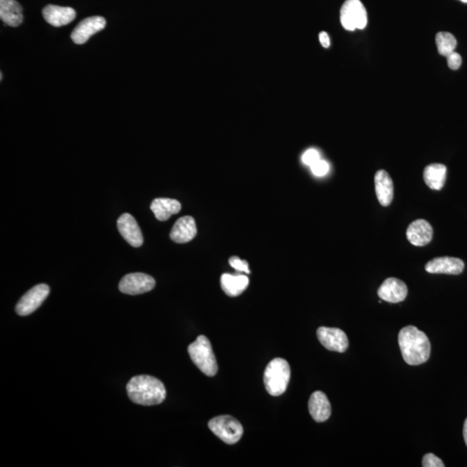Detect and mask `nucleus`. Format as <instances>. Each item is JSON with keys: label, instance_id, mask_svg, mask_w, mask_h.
Segmentation results:
<instances>
[{"label": "nucleus", "instance_id": "f257e3e1", "mask_svg": "<svg viewBox=\"0 0 467 467\" xmlns=\"http://www.w3.org/2000/svg\"><path fill=\"white\" fill-rule=\"evenodd\" d=\"M398 342L403 358L407 365H420L429 359L431 345L428 337L417 327L409 326L400 330Z\"/></svg>", "mask_w": 467, "mask_h": 467}, {"label": "nucleus", "instance_id": "f03ea898", "mask_svg": "<svg viewBox=\"0 0 467 467\" xmlns=\"http://www.w3.org/2000/svg\"><path fill=\"white\" fill-rule=\"evenodd\" d=\"M127 391L132 403L143 406L158 405L167 396L163 382L146 375L132 377L127 385Z\"/></svg>", "mask_w": 467, "mask_h": 467}, {"label": "nucleus", "instance_id": "7ed1b4c3", "mask_svg": "<svg viewBox=\"0 0 467 467\" xmlns=\"http://www.w3.org/2000/svg\"><path fill=\"white\" fill-rule=\"evenodd\" d=\"M291 377L289 363L283 358H274L268 363L264 372V384L268 394L279 396L284 394Z\"/></svg>", "mask_w": 467, "mask_h": 467}, {"label": "nucleus", "instance_id": "20e7f679", "mask_svg": "<svg viewBox=\"0 0 467 467\" xmlns=\"http://www.w3.org/2000/svg\"><path fill=\"white\" fill-rule=\"evenodd\" d=\"M188 352L191 360L202 372L208 377L216 376L218 365L207 337L204 335L197 337L196 341L189 345Z\"/></svg>", "mask_w": 467, "mask_h": 467}, {"label": "nucleus", "instance_id": "39448f33", "mask_svg": "<svg viewBox=\"0 0 467 467\" xmlns=\"http://www.w3.org/2000/svg\"><path fill=\"white\" fill-rule=\"evenodd\" d=\"M211 431L223 442L229 445L237 443L244 435V428L237 419L230 415H220L209 421Z\"/></svg>", "mask_w": 467, "mask_h": 467}, {"label": "nucleus", "instance_id": "423d86ee", "mask_svg": "<svg viewBox=\"0 0 467 467\" xmlns=\"http://www.w3.org/2000/svg\"><path fill=\"white\" fill-rule=\"evenodd\" d=\"M342 27L347 31L363 29L368 23V14L365 6L360 0H347L340 11Z\"/></svg>", "mask_w": 467, "mask_h": 467}, {"label": "nucleus", "instance_id": "0eeeda50", "mask_svg": "<svg viewBox=\"0 0 467 467\" xmlns=\"http://www.w3.org/2000/svg\"><path fill=\"white\" fill-rule=\"evenodd\" d=\"M50 294V288L46 284H39L32 288L18 301L16 308L17 314L28 316L34 312L43 304Z\"/></svg>", "mask_w": 467, "mask_h": 467}, {"label": "nucleus", "instance_id": "6e6552de", "mask_svg": "<svg viewBox=\"0 0 467 467\" xmlns=\"http://www.w3.org/2000/svg\"><path fill=\"white\" fill-rule=\"evenodd\" d=\"M156 285L155 279L142 273L128 274L121 279L119 290L130 295H138L152 291Z\"/></svg>", "mask_w": 467, "mask_h": 467}, {"label": "nucleus", "instance_id": "1a4fd4ad", "mask_svg": "<svg viewBox=\"0 0 467 467\" xmlns=\"http://www.w3.org/2000/svg\"><path fill=\"white\" fill-rule=\"evenodd\" d=\"M317 336L323 347L330 351L343 353L349 347L347 334L340 329L319 327Z\"/></svg>", "mask_w": 467, "mask_h": 467}, {"label": "nucleus", "instance_id": "9d476101", "mask_svg": "<svg viewBox=\"0 0 467 467\" xmlns=\"http://www.w3.org/2000/svg\"><path fill=\"white\" fill-rule=\"evenodd\" d=\"M117 228L120 235L132 247H141L144 239L141 228L139 227L134 216L128 213L121 215L117 221Z\"/></svg>", "mask_w": 467, "mask_h": 467}, {"label": "nucleus", "instance_id": "9b49d317", "mask_svg": "<svg viewBox=\"0 0 467 467\" xmlns=\"http://www.w3.org/2000/svg\"><path fill=\"white\" fill-rule=\"evenodd\" d=\"M106 25L104 18L100 16L87 18L74 29L71 33L72 41L76 44L85 43L90 36L102 31Z\"/></svg>", "mask_w": 467, "mask_h": 467}, {"label": "nucleus", "instance_id": "f8f14e48", "mask_svg": "<svg viewBox=\"0 0 467 467\" xmlns=\"http://www.w3.org/2000/svg\"><path fill=\"white\" fill-rule=\"evenodd\" d=\"M380 299L389 303H400L406 299L407 288L403 281L396 278H388L378 289Z\"/></svg>", "mask_w": 467, "mask_h": 467}, {"label": "nucleus", "instance_id": "ddd939ff", "mask_svg": "<svg viewBox=\"0 0 467 467\" xmlns=\"http://www.w3.org/2000/svg\"><path fill=\"white\" fill-rule=\"evenodd\" d=\"M465 263L455 257H437L426 264L425 270L430 274H446L457 275L464 270Z\"/></svg>", "mask_w": 467, "mask_h": 467}, {"label": "nucleus", "instance_id": "4468645a", "mask_svg": "<svg viewBox=\"0 0 467 467\" xmlns=\"http://www.w3.org/2000/svg\"><path fill=\"white\" fill-rule=\"evenodd\" d=\"M433 228L428 221L418 219L412 223L407 230V238L411 244L424 247L432 241Z\"/></svg>", "mask_w": 467, "mask_h": 467}, {"label": "nucleus", "instance_id": "2eb2a0df", "mask_svg": "<svg viewBox=\"0 0 467 467\" xmlns=\"http://www.w3.org/2000/svg\"><path fill=\"white\" fill-rule=\"evenodd\" d=\"M197 233L196 222L193 216H186L176 221L171 231L170 237L176 244H186L193 240Z\"/></svg>", "mask_w": 467, "mask_h": 467}, {"label": "nucleus", "instance_id": "dca6fc26", "mask_svg": "<svg viewBox=\"0 0 467 467\" xmlns=\"http://www.w3.org/2000/svg\"><path fill=\"white\" fill-rule=\"evenodd\" d=\"M44 20L55 27H61L67 25L75 20L76 11L71 7L58 6H47L43 11Z\"/></svg>", "mask_w": 467, "mask_h": 467}, {"label": "nucleus", "instance_id": "f3484780", "mask_svg": "<svg viewBox=\"0 0 467 467\" xmlns=\"http://www.w3.org/2000/svg\"><path fill=\"white\" fill-rule=\"evenodd\" d=\"M308 407L312 417L317 422H323L328 420L330 414H332V407H330L329 400L325 393L321 391L312 393L310 399H309Z\"/></svg>", "mask_w": 467, "mask_h": 467}, {"label": "nucleus", "instance_id": "a211bd4d", "mask_svg": "<svg viewBox=\"0 0 467 467\" xmlns=\"http://www.w3.org/2000/svg\"><path fill=\"white\" fill-rule=\"evenodd\" d=\"M375 188L378 202L386 207L391 204L394 197V183L387 172L378 171L375 175Z\"/></svg>", "mask_w": 467, "mask_h": 467}, {"label": "nucleus", "instance_id": "6ab92c4d", "mask_svg": "<svg viewBox=\"0 0 467 467\" xmlns=\"http://www.w3.org/2000/svg\"><path fill=\"white\" fill-rule=\"evenodd\" d=\"M0 18L11 27H18L23 23V9L16 0H0Z\"/></svg>", "mask_w": 467, "mask_h": 467}, {"label": "nucleus", "instance_id": "aec40b11", "mask_svg": "<svg viewBox=\"0 0 467 467\" xmlns=\"http://www.w3.org/2000/svg\"><path fill=\"white\" fill-rule=\"evenodd\" d=\"M151 209L158 220L165 222L181 211V204L171 198H156L151 204Z\"/></svg>", "mask_w": 467, "mask_h": 467}, {"label": "nucleus", "instance_id": "412c9836", "mask_svg": "<svg viewBox=\"0 0 467 467\" xmlns=\"http://www.w3.org/2000/svg\"><path fill=\"white\" fill-rule=\"evenodd\" d=\"M249 284V279L246 275L223 274L221 277V286L230 297L240 295L247 289Z\"/></svg>", "mask_w": 467, "mask_h": 467}, {"label": "nucleus", "instance_id": "4be33fe9", "mask_svg": "<svg viewBox=\"0 0 467 467\" xmlns=\"http://www.w3.org/2000/svg\"><path fill=\"white\" fill-rule=\"evenodd\" d=\"M447 178V167L442 164H431L424 169V179L430 189L443 188Z\"/></svg>", "mask_w": 467, "mask_h": 467}, {"label": "nucleus", "instance_id": "5701e85b", "mask_svg": "<svg viewBox=\"0 0 467 467\" xmlns=\"http://www.w3.org/2000/svg\"><path fill=\"white\" fill-rule=\"evenodd\" d=\"M437 48L441 56L447 57L453 53L457 47V40L455 36L449 32H441L436 35L435 39Z\"/></svg>", "mask_w": 467, "mask_h": 467}, {"label": "nucleus", "instance_id": "b1692460", "mask_svg": "<svg viewBox=\"0 0 467 467\" xmlns=\"http://www.w3.org/2000/svg\"><path fill=\"white\" fill-rule=\"evenodd\" d=\"M310 167L312 174L317 176H323L328 174L330 169L329 164L327 163L326 161L322 160L316 162V163L312 165Z\"/></svg>", "mask_w": 467, "mask_h": 467}, {"label": "nucleus", "instance_id": "393cba45", "mask_svg": "<svg viewBox=\"0 0 467 467\" xmlns=\"http://www.w3.org/2000/svg\"><path fill=\"white\" fill-rule=\"evenodd\" d=\"M231 267L238 272H244L246 274H250L249 263L247 260H242L238 256L230 257L229 260Z\"/></svg>", "mask_w": 467, "mask_h": 467}, {"label": "nucleus", "instance_id": "a878e982", "mask_svg": "<svg viewBox=\"0 0 467 467\" xmlns=\"http://www.w3.org/2000/svg\"><path fill=\"white\" fill-rule=\"evenodd\" d=\"M422 466L424 467H444V463L440 459L437 457L435 454H428L424 457L422 461Z\"/></svg>", "mask_w": 467, "mask_h": 467}, {"label": "nucleus", "instance_id": "bb28decb", "mask_svg": "<svg viewBox=\"0 0 467 467\" xmlns=\"http://www.w3.org/2000/svg\"><path fill=\"white\" fill-rule=\"evenodd\" d=\"M319 160H321V156H319L318 151L315 149L307 150L302 156L303 163L309 165V167H312V165L315 164Z\"/></svg>", "mask_w": 467, "mask_h": 467}, {"label": "nucleus", "instance_id": "cd10ccee", "mask_svg": "<svg viewBox=\"0 0 467 467\" xmlns=\"http://www.w3.org/2000/svg\"><path fill=\"white\" fill-rule=\"evenodd\" d=\"M447 60L448 67H449L451 69H453V71H456V69H459L462 64V58L461 55L455 53V51H454L453 53L448 55L447 57Z\"/></svg>", "mask_w": 467, "mask_h": 467}, {"label": "nucleus", "instance_id": "c85d7f7f", "mask_svg": "<svg viewBox=\"0 0 467 467\" xmlns=\"http://www.w3.org/2000/svg\"><path fill=\"white\" fill-rule=\"evenodd\" d=\"M319 41H321V43L322 44L323 47L325 48H329L330 47V38L328 34L326 32H322L319 33Z\"/></svg>", "mask_w": 467, "mask_h": 467}, {"label": "nucleus", "instance_id": "c756f323", "mask_svg": "<svg viewBox=\"0 0 467 467\" xmlns=\"http://www.w3.org/2000/svg\"><path fill=\"white\" fill-rule=\"evenodd\" d=\"M463 435H464V439L467 446V419L465 421L464 429H463Z\"/></svg>", "mask_w": 467, "mask_h": 467}, {"label": "nucleus", "instance_id": "7c9ffc66", "mask_svg": "<svg viewBox=\"0 0 467 467\" xmlns=\"http://www.w3.org/2000/svg\"><path fill=\"white\" fill-rule=\"evenodd\" d=\"M2 79H3V74L1 73V74H0V80L2 81Z\"/></svg>", "mask_w": 467, "mask_h": 467}, {"label": "nucleus", "instance_id": "2f4dec72", "mask_svg": "<svg viewBox=\"0 0 467 467\" xmlns=\"http://www.w3.org/2000/svg\"><path fill=\"white\" fill-rule=\"evenodd\" d=\"M461 1L464 2V3H467V0H461Z\"/></svg>", "mask_w": 467, "mask_h": 467}]
</instances>
